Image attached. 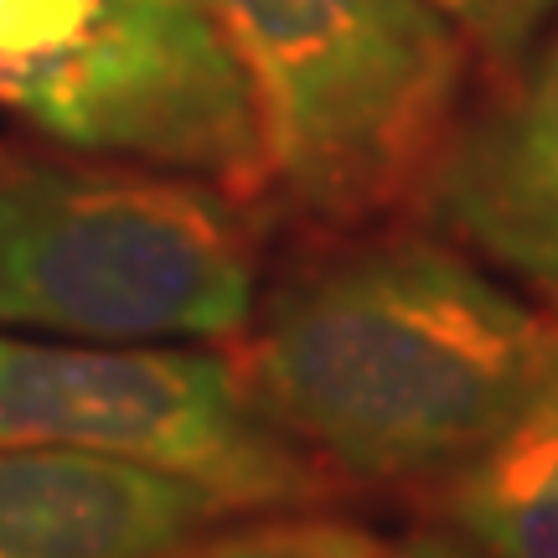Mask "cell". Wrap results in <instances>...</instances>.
<instances>
[{
  "label": "cell",
  "mask_w": 558,
  "mask_h": 558,
  "mask_svg": "<svg viewBox=\"0 0 558 558\" xmlns=\"http://www.w3.org/2000/svg\"><path fill=\"white\" fill-rule=\"evenodd\" d=\"M558 357L543 320L460 248L383 233L300 259L243 326L248 399L326 471L439 481Z\"/></svg>",
  "instance_id": "6da1fadb"
},
{
  "label": "cell",
  "mask_w": 558,
  "mask_h": 558,
  "mask_svg": "<svg viewBox=\"0 0 558 558\" xmlns=\"http://www.w3.org/2000/svg\"><path fill=\"white\" fill-rule=\"evenodd\" d=\"M259 300V222L218 181L0 145V326L228 341Z\"/></svg>",
  "instance_id": "7a4b0ae2"
},
{
  "label": "cell",
  "mask_w": 558,
  "mask_h": 558,
  "mask_svg": "<svg viewBox=\"0 0 558 558\" xmlns=\"http://www.w3.org/2000/svg\"><path fill=\"white\" fill-rule=\"evenodd\" d=\"M254 88L269 181L331 222L418 192L465 41L424 0H202Z\"/></svg>",
  "instance_id": "3957f363"
},
{
  "label": "cell",
  "mask_w": 558,
  "mask_h": 558,
  "mask_svg": "<svg viewBox=\"0 0 558 558\" xmlns=\"http://www.w3.org/2000/svg\"><path fill=\"white\" fill-rule=\"evenodd\" d=\"M0 114L73 156L254 192V88L202 0H0Z\"/></svg>",
  "instance_id": "277c9868"
},
{
  "label": "cell",
  "mask_w": 558,
  "mask_h": 558,
  "mask_svg": "<svg viewBox=\"0 0 558 558\" xmlns=\"http://www.w3.org/2000/svg\"><path fill=\"white\" fill-rule=\"evenodd\" d=\"M0 450L166 465L233 512L316 507L331 476L248 399L239 362L181 341H73L0 326Z\"/></svg>",
  "instance_id": "5b68a950"
},
{
  "label": "cell",
  "mask_w": 558,
  "mask_h": 558,
  "mask_svg": "<svg viewBox=\"0 0 558 558\" xmlns=\"http://www.w3.org/2000/svg\"><path fill=\"white\" fill-rule=\"evenodd\" d=\"M512 68L497 99L445 130L418 202L471 254L558 284V37Z\"/></svg>",
  "instance_id": "8992f818"
},
{
  "label": "cell",
  "mask_w": 558,
  "mask_h": 558,
  "mask_svg": "<svg viewBox=\"0 0 558 558\" xmlns=\"http://www.w3.org/2000/svg\"><path fill=\"white\" fill-rule=\"evenodd\" d=\"M233 507L202 481L99 450H0V558H166Z\"/></svg>",
  "instance_id": "52a82bcc"
},
{
  "label": "cell",
  "mask_w": 558,
  "mask_h": 558,
  "mask_svg": "<svg viewBox=\"0 0 558 558\" xmlns=\"http://www.w3.org/2000/svg\"><path fill=\"white\" fill-rule=\"evenodd\" d=\"M439 518L486 558H558V357L533 399L439 476Z\"/></svg>",
  "instance_id": "ba28073f"
},
{
  "label": "cell",
  "mask_w": 558,
  "mask_h": 558,
  "mask_svg": "<svg viewBox=\"0 0 558 558\" xmlns=\"http://www.w3.org/2000/svg\"><path fill=\"white\" fill-rule=\"evenodd\" d=\"M383 548L367 527L337 518H269L248 522L239 533L192 538L166 558H383Z\"/></svg>",
  "instance_id": "9c48e42d"
},
{
  "label": "cell",
  "mask_w": 558,
  "mask_h": 558,
  "mask_svg": "<svg viewBox=\"0 0 558 558\" xmlns=\"http://www.w3.org/2000/svg\"><path fill=\"white\" fill-rule=\"evenodd\" d=\"M424 5H435L465 47H476L481 58L501 68L527 58V47L558 16V0H424Z\"/></svg>",
  "instance_id": "30bf717a"
},
{
  "label": "cell",
  "mask_w": 558,
  "mask_h": 558,
  "mask_svg": "<svg viewBox=\"0 0 558 558\" xmlns=\"http://www.w3.org/2000/svg\"><path fill=\"white\" fill-rule=\"evenodd\" d=\"M383 558H486L476 543H465L460 533H418L403 548H388Z\"/></svg>",
  "instance_id": "8fae6325"
},
{
  "label": "cell",
  "mask_w": 558,
  "mask_h": 558,
  "mask_svg": "<svg viewBox=\"0 0 558 558\" xmlns=\"http://www.w3.org/2000/svg\"><path fill=\"white\" fill-rule=\"evenodd\" d=\"M548 290H554V311H558V284H548Z\"/></svg>",
  "instance_id": "7c38bea8"
}]
</instances>
